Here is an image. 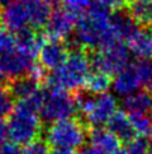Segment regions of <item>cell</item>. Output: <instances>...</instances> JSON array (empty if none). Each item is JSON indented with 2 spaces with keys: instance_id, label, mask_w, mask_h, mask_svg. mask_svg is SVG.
Segmentation results:
<instances>
[{
  "instance_id": "cell-29",
  "label": "cell",
  "mask_w": 152,
  "mask_h": 154,
  "mask_svg": "<svg viewBox=\"0 0 152 154\" xmlns=\"http://www.w3.org/2000/svg\"><path fill=\"white\" fill-rule=\"evenodd\" d=\"M94 2L99 3L100 5L105 7L109 10H119L124 4V0H94Z\"/></svg>"
},
{
  "instance_id": "cell-31",
  "label": "cell",
  "mask_w": 152,
  "mask_h": 154,
  "mask_svg": "<svg viewBox=\"0 0 152 154\" xmlns=\"http://www.w3.org/2000/svg\"><path fill=\"white\" fill-rule=\"evenodd\" d=\"M50 154H75L71 150H62V149H52Z\"/></svg>"
},
{
  "instance_id": "cell-13",
  "label": "cell",
  "mask_w": 152,
  "mask_h": 154,
  "mask_svg": "<svg viewBox=\"0 0 152 154\" xmlns=\"http://www.w3.org/2000/svg\"><path fill=\"white\" fill-rule=\"evenodd\" d=\"M43 42H45L43 36L29 28L14 35V43L17 50L32 60H34L38 56V52H39Z\"/></svg>"
},
{
  "instance_id": "cell-15",
  "label": "cell",
  "mask_w": 152,
  "mask_h": 154,
  "mask_svg": "<svg viewBox=\"0 0 152 154\" xmlns=\"http://www.w3.org/2000/svg\"><path fill=\"white\" fill-rule=\"evenodd\" d=\"M89 140L91 146L105 154H117L121 150V141L110 130L104 128H95L89 130Z\"/></svg>"
},
{
  "instance_id": "cell-27",
  "label": "cell",
  "mask_w": 152,
  "mask_h": 154,
  "mask_svg": "<svg viewBox=\"0 0 152 154\" xmlns=\"http://www.w3.org/2000/svg\"><path fill=\"white\" fill-rule=\"evenodd\" d=\"M124 152L126 154H151L150 145L145 137H136L134 140L128 143Z\"/></svg>"
},
{
  "instance_id": "cell-32",
  "label": "cell",
  "mask_w": 152,
  "mask_h": 154,
  "mask_svg": "<svg viewBox=\"0 0 152 154\" xmlns=\"http://www.w3.org/2000/svg\"><path fill=\"white\" fill-rule=\"evenodd\" d=\"M10 2H12V0H0V5H7V4H9Z\"/></svg>"
},
{
  "instance_id": "cell-1",
  "label": "cell",
  "mask_w": 152,
  "mask_h": 154,
  "mask_svg": "<svg viewBox=\"0 0 152 154\" xmlns=\"http://www.w3.org/2000/svg\"><path fill=\"white\" fill-rule=\"evenodd\" d=\"M110 10L93 0L89 10L77 19L75 27V42L93 50L119 42L110 28Z\"/></svg>"
},
{
  "instance_id": "cell-35",
  "label": "cell",
  "mask_w": 152,
  "mask_h": 154,
  "mask_svg": "<svg viewBox=\"0 0 152 154\" xmlns=\"http://www.w3.org/2000/svg\"><path fill=\"white\" fill-rule=\"evenodd\" d=\"M151 115H152V112H151Z\"/></svg>"
},
{
  "instance_id": "cell-30",
  "label": "cell",
  "mask_w": 152,
  "mask_h": 154,
  "mask_svg": "<svg viewBox=\"0 0 152 154\" xmlns=\"http://www.w3.org/2000/svg\"><path fill=\"white\" fill-rule=\"evenodd\" d=\"M79 154H105V153H103L99 149H96V148L89 145V146H83L81 148Z\"/></svg>"
},
{
  "instance_id": "cell-17",
  "label": "cell",
  "mask_w": 152,
  "mask_h": 154,
  "mask_svg": "<svg viewBox=\"0 0 152 154\" xmlns=\"http://www.w3.org/2000/svg\"><path fill=\"white\" fill-rule=\"evenodd\" d=\"M108 130H110L121 143H126V144L137 137L132 121L124 111H117L115 115L108 121Z\"/></svg>"
},
{
  "instance_id": "cell-33",
  "label": "cell",
  "mask_w": 152,
  "mask_h": 154,
  "mask_svg": "<svg viewBox=\"0 0 152 154\" xmlns=\"http://www.w3.org/2000/svg\"><path fill=\"white\" fill-rule=\"evenodd\" d=\"M3 35H4V31L0 29V41H1V38H3Z\"/></svg>"
},
{
  "instance_id": "cell-23",
  "label": "cell",
  "mask_w": 152,
  "mask_h": 154,
  "mask_svg": "<svg viewBox=\"0 0 152 154\" xmlns=\"http://www.w3.org/2000/svg\"><path fill=\"white\" fill-rule=\"evenodd\" d=\"M133 69L137 75L139 87L143 88V91L151 92L152 91V59H141L136 61Z\"/></svg>"
},
{
  "instance_id": "cell-19",
  "label": "cell",
  "mask_w": 152,
  "mask_h": 154,
  "mask_svg": "<svg viewBox=\"0 0 152 154\" xmlns=\"http://www.w3.org/2000/svg\"><path fill=\"white\" fill-rule=\"evenodd\" d=\"M124 112L128 116L133 115H147L152 112V96L150 92L138 91L123 100Z\"/></svg>"
},
{
  "instance_id": "cell-28",
  "label": "cell",
  "mask_w": 152,
  "mask_h": 154,
  "mask_svg": "<svg viewBox=\"0 0 152 154\" xmlns=\"http://www.w3.org/2000/svg\"><path fill=\"white\" fill-rule=\"evenodd\" d=\"M50 145L45 140L38 139L29 145H27L23 150V154H50Z\"/></svg>"
},
{
  "instance_id": "cell-36",
  "label": "cell",
  "mask_w": 152,
  "mask_h": 154,
  "mask_svg": "<svg viewBox=\"0 0 152 154\" xmlns=\"http://www.w3.org/2000/svg\"><path fill=\"white\" fill-rule=\"evenodd\" d=\"M0 12H1V10H0Z\"/></svg>"
},
{
  "instance_id": "cell-20",
  "label": "cell",
  "mask_w": 152,
  "mask_h": 154,
  "mask_svg": "<svg viewBox=\"0 0 152 154\" xmlns=\"http://www.w3.org/2000/svg\"><path fill=\"white\" fill-rule=\"evenodd\" d=\"M10 91H12L14 98H18L19 101L31 100V98L38 96L42 92L39 88V83L28 75L22 76V78H18L12 82Z\"/></svg>"
},
{
  "instance_id": "cell-7",
  "label": "cell",
  "mask_w": 152,
  "mask_h": 154,
  "mask_svg": "<svg viewBox=\"0 0 152 154\" xmlns=\"http://www.w3.org/2000/svg\"><path fill=\"white\" fill-rule=\"evenodd\" d=\"M128 60L129 50L123 42H115L113 45L99 48L90 56V63L94 69L108 75H117L121 73L129 65Z\"/></svg>"
},
{
  "instance_id": "cell-2",
  "label": "cell",
  "mask_w": 152,
  "mask_h": 154,
  "mask_svg": "<svg viewBox=\"0 0 152 154\" xmlns=\"http://www.w3.org/2000/svg\"><path fill=\"white\" fill-rule=\"evenodd\" d=\"M45 100V92L27 101H19L8 120L9 139L15 145H29L39 139L41 116L39 111Z\"/></svg>"
},
{
  "instance_id": "cell-21",
  "label": "cell",
  "mask_w": 152,
  "mask_h": 154,
  "mask_svg": "<svg viewBox=\"0 0 152 154\" xmlns=\"http://www.w3.org/2000/svg\"><path fill=\"white\" fill-rule=\"evenodd\" d=\"M112 78L110 75L100 73V71H91L90 75L86 79V83L84 85L85 91L94 96H99V94H104L108 93L109 88L112 87Z\"/></svg>"
},
{
  "instance_id": "cell-5",
  "label": "cell",
  "mask_w": 152,
  "mask_h": 154,
  "mask_svg": "<svg viewBox=\"0 0 152 154\" xmlns=\"http://www.w3.org/2000/svg\"><path fill=\"white\" fill-rule=\"evenodd\" d=\"M89 128L77 119H69L48 126L45 134V141L52 149L71 150L83 148L88 139Z\"/></svg>"
},
{
  "instance_id": "cell-24",
  "label": "cell",
  "mask_w": 152,
  "mask_h": 154,
  "mask_svg": "<svg viewBox=\"0 0 152 154\" xmlns=\"http://www.w3.org/2000/svg\"><path fill=\"white\" fill-rule=\"evenodd\" d=\"M14 107V96L10 87L5 83H0V120L9 117Z\"/></svg>"
},
{
  "instance_id": "cell-22",
  "label": "cell",
  "mask_w": 152,
  "mask_h": 154,
  "mask_svg": "<svg viewBox=\"0 0 152 154\" xmlns=\"http://www.w3.org/2000/svg\"><path fill=\"white\" fill-rule=\"evenodd\" d=\"M128 12L131 13L137 24L145 27V28L152 27V0L133 2Z\"/></svg>"
},
{
  "instance_id": "cell-16",
  "label": "cell",
  "mask_w": 152,
  "mask_h": 154,
  "mask_svg": "<svg viewBox=\"0 0 152 154\" xmlns=\"http://www.w3.org/2000/svg\"><path fill=\"white\" fill-rule=\"evenodd\" d=\"M112 88L115 92V94L126 98L128 96L139 91V83L133 69V65L129 64L127 68H124L121 73H118L112 82Z\"/></svg>"
},
{
  "instance_id": "cell-4",
  "label": "cell",
  "mask_w": 152,
  "mask_h": 154,
  "mask_svg": "<svg viewBox=\"0 0 152 154\" xmlns=\"http://www.w3.org/2000/svg\"><path fill=\"white\" fill-rule=\"evenodd\" d=\"M77 109L83 113L85 125L88 128H101L108 124L117 112V98L112 93L94 96L88 92L77 93L75 96Z\"/></svg>"
},
{
  "instance_id": "cell-3",
  "label": "cell",
  "mask_w": 152,
  "mask_h": 154,
  "mask_svg": "<svg viewBox=\"0 0 152 154\" xmlns=\"http://www.w3.org/2000/svg\"><path fill=\"white\" fill-rule=\"evenodd\" d=\"M90 56L85 51L74 50L70 52L61 66L47 75L46 83L50 89L77 91L84 88L86 79L90 75Z\"/></svg>"
},
{
  "instance_id": "cell-8",
  "label": "cell",
  "mask_w": 152,
  "mask_h": 154,
  "mask_svg": "<svg viewBox=\"0 0 152 154\" xmlns=\"http://www.w3.org/2000/svg\"><path fill=\"white\" fill-rule=\"evenodd\" d=\"M34 60L24 56L13 46L0 48V83L14 82L15 79L28 75Z\"/></svg>"
},
{
  "instance_id": "cell-11",
  "label": "cell",
  "mask_w": 152,
  "mask_h": 154,
  "mask_svg": "<svg viewBox=\"0 0 152 154\" xmlns=\"http://www.w3.org/2000/svg\"><path fill=\"white\" fill-rule=\"evenodd\" d=\"M71 51L65 41L47 40L43 42L39 52H38V64H41L46 70L55 71L66 61Z\"/></svg>"
},
{
  "instance_id": "cell-14",
  "label": "cell",
  "mask_w": 152,
  "mask_h": 154,
  "mask_svg": "<svg viewBox=\"0 0 152 154\" xmlns=\"http://www.w3.org/2000/svg\"><path fill=\"white\" fill-rule=\"evenodd\" d=\"M58 4L60 0H27L31 26L36 28L46 27L51 14L53 13V8Z\"/></svg>"
},
{
  "instance_id": "cell-6",
  "label": "cell",
  "mask_w": 152,
  "mask_h": 154,
  "mask_svg": "<svg viewBox=\"0 0 152 154\" xmlns=\"http://www.w3.org/2000/svg\"><path fill=\"white\" fill-rule=\"evenodd\" d=\"M77 104L75 96L67 91L62 89H50L45 93L39 116L47 124H55L58 121L74 119Z\"/></svg>"
},
{
  "instance_id": "cell-9",
  "label": "cell",
  "mask_w": 152,
  "mask_h": 154,
  "mask_svg": "<svg viewBox=\"0 0 152 154\" xmlns=\"http://www.w3.org/2000/svg\"><path fill=\"white\" fill-rule=\"evenodd\" d=\"M0 24L8 33L17 35L31 24L27 0H12L0 12Z\"/></svg>"
},
{
  "instance_id": "cell-34",
  "label": "cell",
  "mask_w": 152,
  "mask_h": 154,
  "mask_svg": "<svg viewBox=\"0 0 152 154\" xmlns=\"http://www.w3.org/2000/svg\"><path fill=\"white\" fill-rule=\"evenodd\" d=\"M131 2L133 3V2H139V0H131Z\"/></svg>"
},
{
  "instance_id": "cell-10",
  "label": "cell",
  "mask_w": 152,
  "mask_h": 154,
  "mask_svg": "<svg viewBox=\"0 0 152 154\" xmlns=\"http://www.w3.org/2000/svg\"><path fill=\"white\" fill-rule=\"evenodd\" d=\"M76 23H77V18L75 14L70 13L66 9L57 8L53 10L45 27L46 36L50 40L63 41L75 31Z\"/></svg>"
},
{
  "instance_id": "cell-12",
  "label": "cell",
  "mask_w": 152,
  "mask_h": 154,
  "mask_svg": "<svg viewBox=\"0 0 152 154\" xmlns=\"http://www.w3.org/2000/svg\"><path fill=\"white\" fill-rule=\"evenodd\" d=\"M110 28L119 42L128 41L138 29V24L134 22L131 13L119 9L110 15Z\"/></svg>"
},
{
  "instance_id": "cell-18",
  "label": "cell",
  "mask_w": 152,
  "mask_h": 154,
  "mask_svg": "<svg viewBox=\"0 0 152 154\" xmlns=\"http://www.w3.org/2000/svg\"><path fill=\"white\" fill-rule=\"evenodd\" d=\"M127 47L134 56L141 59L152 57V33L147 28H139L127 41Z\"/></svg>"
},
{
  "instance_id": "cell-26",
  "label": "cell",
  "mask_w": 152,
  "mask_h": 154,
  "mask_svg": "<svg viewBox=\"0 0 152 154\" xmlns=\"http://www.w3.org/2000/svg\"><path fill=\"white\" fill-rule=\"evenodd\" d=\"M65 9L75 15L85 14L91 5V0H62Z\"/></svg>"
},
{
  "instance_id": "cell-25",
  "label": "cell",
  "mask_w": 152,
  "mask_h": 154,
  "mask_svg": "<svg viewBox=\"0 0 152 154\" xmlns=\"http://www.w3.org/2000/svg\"><path fill=\"white\" fill-rule=\"evenodd\" d=\"M132 125L137 135L141 137H146L152 134V115H133L129 116Z\"/></svg>"
}]
</instances>
